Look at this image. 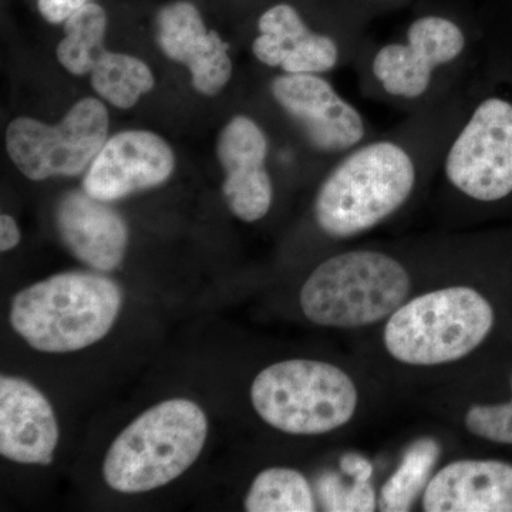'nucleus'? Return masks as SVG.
I'll return each instance as SVG.
<instances>
[{
	"instance_id": "23",
	"label": "nucleus",
	"mask_w": 512,
	"mask_h": 512,
	"mask_svg": "<svg viewBox=\"0 0 512 512\" xmlns=\"http://www.w3.org/2000/svg\"><path fill=\"white\" fill-rule=\"evenodd\" d=\"M464 423L474 436L512 446V399L497 406L470 407Z\"/></svg>"
},
{
	"instance_id": "25",
	"label": "nucleus",
	"mask_w": 512,
	"mask_h": 512,
	"mask_svg": "<svg viewBox=\"0 0 512 512\" xmlns=\"http://www.w3.org/2000/svg\"><path fill=\"white\" fill-rule=\"evenodd\" d=\"M19 242L18 224L10 215L2 214V217H0V249H2V252H8L10 249L18 247Z\"/></svg>"
},
{
	"instance_id": "17",
	"label": "nucleus",
	"mask_w": 512,
	"mask_h": 512,
	"mask_svg": "<svg viewBox=\"0 0 512 512\" xmlns=\"http://www.w3.org/2000/svg\"><path fill=\"white\" fill-rule=\"evenodd\" d=\"M252 52L259 62L288 74H322L338 64L339 47L332 37L312 32L298 10L278 3L258 22Z\"/></svg>"
},
{
	"instance_id": "1",
	"label": "nucleus",
	"mask_w": 512,
	"mask_h": 512,
	"mask_svg": "<svg viewBox=\"0 0 512 512\" xmlns=\"http://www.w3.org/2000/svg\"><path fill=\"white\" fill-rule=\"evenodd\" d=\"M123 306L113 279L93 272H63L23 289L13 298V330L35 350L70 353L109 335Z\"/></svg>"
},
{
	"instance_id": "3",
	"label": "nucleus",
	"mask_w": 512,
	"mask_h": 512,
	"mask_svg": "<svg viewBox=\"0 0 512 512\" xmlns=\"http://www.w3.org/2000/svg\"><path fill=\"white\" fill-rule=\"evenodd\" d=\"M414 185L416 165L399 144L375 141L355 148L320 185L316 224L332 238L363 234L402 208Z\"/></svg>"
},
{
	"instance_id": "10",
	"label": "nucleus",
	"mask_w": 512,
	"mask_h": 512,
	"mask_svg": "<svg viewBox=\"0 0 512 512\" xmlns=\"http://www.w3.org/2000/svg\"><path fill=\"white\" fill-rule=\"evenodd\" d=\"M272 94L320 151L352 150L365 138L362 114L319 74H282L272 83Z\"/></svg>"
},
{
	"instance_id": "7",
	"label": "nucleus",
	"mask_w": 512,
	"mask_h": 512,
	"mask_svg": "<svg viewBox=\"0 0 512 512\" xmlns=\"http://www.w3.org/2000/svg\"><path fill=\"white\" fill-rule=\"evenodd\" d=\"M109 113L97 99L77 101L56 126L20 117L9 124L6 148L20 173L32 181L74 177L90 167L109 140Z\"/></svg>"
},
{
	"instance_id": "2",
	"label": "nucleus",
	"mask_w": 512,
	"mask_h": 512,
	"mask_svg": "<svg viewBox=\"0 0 512 512\" xmlns=\"http://www.w3.org/2000/svg\"><path fill=\"white\" fill-rule=\"evenodd\" d=\"M208 437V419L188 399L165 400L141 413L111 443L103 476L111 490L140 494L183 476Z\"/></svg>"
},
{
	"instance_id": "22",
	"label": "nucleus",
	"mask_w": 512,
	"mask_h": 512,
	"mask_svg": "<svg viewBox=\"0 0 512 512\" xmlns=\"http://www.w3.org/2000/svg\"><path fill=\"white\" fill-rule=\"evenodd\" d=\"M370 477L359 474L348 485L336 474H323L316 484L320 503L326 511H375L377 501Z\"/></svg>"
},
{
	"instance_id": "19",
	"label": "nucleus",
	"mask_w": 512,
	"mask_h": 512,
	"mask_svg": "<svg viewBox=\"0 0 512 512\" xmlns=\"http://www.w3.org/2000/svg\"><path fill=\"white\" fill-rule=\"evenodd\" d=\"M315 497L305 476L293 468L272 467L261 471L245 498L248 512H312Z\"/></svg>"
},
{
	"instance_id": "14",
	"label": "nucleus",
	"mask_w": 512,
	"mask_h": 512,
	"mask_svg": "<svg viewBox=\"0 0 512 512\" xmlns=\"http://www.w3.org/2000/svg\"><path fill=\"white\" fill-rule=\"evenodd\" d=\"M55 410L28 380L0 379V454L19 464L49 466L59 443Z\"/></svg>"
},
{
	"instance_id": "4",
	"label": "nucleus",
	"mask_w": 512,
	"mask_h": 512,
	"mask_svg": "<svg viewBox=\"0 0 512 512\" xmlns=\"http://www.w3.org/2000/svg\"><path fill=\"white\" fill-rule=\"evenodd\" d=\"M410 276L392 256L350 251L332 256L301 289L303 315L326 328L350 329L390 318L406 301Z\"/></svg>"
},
{
	"instance_id": "16",
	"label": "nucleus",
	"mask_w": 512,
	"mask_h": 512,
	"mask_svg": "<svg viewBox=\"0 0 512 512\" xmlns=\"http://www.w3.org/2000/svg\"><path fill=\"white\" fill-rule=\"evenodd\" d=\"M427 512H512V464L460 460L434 474L423 493Z\"/></svg>"
},
{
	"instance_id": "20",
	"label": "nucleus",
	"mask_w": 512,
	"mask_h": 512,
	"mask_svg": "<svg viewBox=\"0 0 512 512\" xmlns=\"http://www.w3.org/2000/svg\"><path fill=\"white\" fill-rule=\"evenodd\" d=\"M94 92L117 109H131L154 87L150 67L137 57L106 52L92 70Z\"/></svg>"
},
{
	"instance_id": "5",
	"label": "nucleus",
	"mask_w": 512,
	"mask_h": 512,
	"mask_svg": "<svg viewBox=\"0 0 512 512\" xmlns=\"http://www.w3.org/2000/svg\"><path fill=\"white\" fill-rule=\"evenodd\" d=\"M494 325L490 302L468 286H451L403 303L387 320V352L412 366H437L470 355Z\"/></svg>"
},
{
	"instance_id": "18",
	"label": "nucleus",
	"mask_w": 512,
	"mask_h": 512,
	"mask_svg": "<svg viewBox=\"0 0 512 512\" xmlns=\"http://www.w3.org/2000/svg\"><path fill=\"white\" fill-rule=\"evenodd\" d=\"M107 30L106 10L89 2L64 22V37L57 46L60 64L74 74L92 73L94 66L107 52L104 36Z\"/></svg>"
},
{
	"instance_id": "21",
	"label": "nucleus",
	"mask_w": 512,
	"mask_h": 512,
	"mask_svg": "<svg viewBox=\"0 0 512 512\" xmlns=\"http://www.w3.org/2000/svg\"><path fill=\"white\" fill-rule=\"evenodd\" d=\"M441 454L439 441L420 439L407 448L402 463L383 485L380 507L386 512L412 510L414 501L426 490L430 474Z\"/></svg>"
},
{
	"instance_id": "9",
	"label": "nucleus",
	"mask_w": 512,
	"mask_h": 512,
	"mask_svg": "<svg viewBox=\"0 0 512 512\" xmlns=\"http://www.w3.org/2000/svg\"><path fill=\"white\" fill-rule=\"evenodd\" d=\"M466 36L453 20L423 16L407 30V43L383 46L373 59L377 82L392 96L417 99L429 89L434 70L457 59Z\"/></svg>"
},
{
	"instance_id": "8",
	"label": "nucleus",
	"mask_w": 512,
	"mask_h": 512,
	"mask_svg": "<svg viewBox=\"0 0 512 512\" xmlns=\"http://www.w3.org/2000/svg\"><path fill=\"white\" fill-rule=\"evenodd\" d=\"M447 180L473 200H503L512 192V104L484 100L451 144Z\"/></svg>"
},
{
	"instance_id": "12",
	"label": "nucleus",
	"mask_w": 512,
	"mask_h": 512,
	"mask_svg": "<svg viewBox=\"0 0 512 512\" xmlns=\"http://www.w3.org/2000/svg\"><path fill=\"white\" fill-rule=\"evenodd\" d=\"M225 180L222 194L239 220H262L271 210L274 188L265 167L268 138L249 117H234L222 130L217 147Z\"/></svg>"
},
{
	"instance_id": "11",
	"label": "nucleus",
	"mask_w": 512,
	"mask_h": 512,
	"mask_svg": "<svg viewBox=\"0 0 512 512\" xmlns=\"http://www.w3.org/2000/svg\"><path fill=\"white\" fill-rule=\"evenodd\" d=\"M174 167L173 150L164 138L151 131H123L109 138L94 158L83 190L96 200H123L165 183Z\"/></svg>"
},
{
	"instance_id": "15",
	"label": "nucleus",
	"mask_w": 512,
	"mask_h": 512,
	"mask_svg": "<svg viewBox=\"0 0 512 512\" xmlns=\"http://www.w3.org/2000/svg\"><path fill=\"white\" fill-rule=\"evenodd\" d=\"M109 202L86 191H74L60 201L56 224L64 245L80 262L97 272L119 268L126 256L128 228Z\"/></svg>"
},
{
	"instance_id": "6",
	"label": "nucleus",
	"mask_w": 512,
	"mask_h": 512,
	"mask_svg": "<svg viewBox=\"0 0 512 512\" xmlns=\"http://www.w3.org/2000/svg\"><path fill=\"white\" fill-rule=\"evenodd\" d=\"M357 389L348 373L330 363L289 359L255 377L251 402L269 426L293 436H319L348 424Z\"/></svg>"
},
{
	"instance_id": "13",
	"label": "nucleus",
	"mask_w": 512,
	"mask_h": 512,
	"mask_svg": "<svg viewBox=\"0 0 512 512\" xmlns=\"http://www.w3.org/2000/svg\"><path fill=\"white\" fill-rule=\"evenodd\" d=\"M156 37L165 56L190 70L197 92L215 96L227 86L232 74L228 45L217 32L207 29L192 3L164 6L157 13Z\"/></svg>"
},
{
	"instance_id": "24",
	"label": "nucleus",
	"mask_w": 512,
	"mask_h": 512,
	"mask_svg": "<svg viewBox=\"0 0 512 512\" xmlns=\"http://www.w3.org/2000/svg\"><path fill=\"white\" fill-rule=\"evenodd\" d=\"M89 2L90 0H37V9L47 22L60 25Z\"/></svg>"
}]
</instances>
